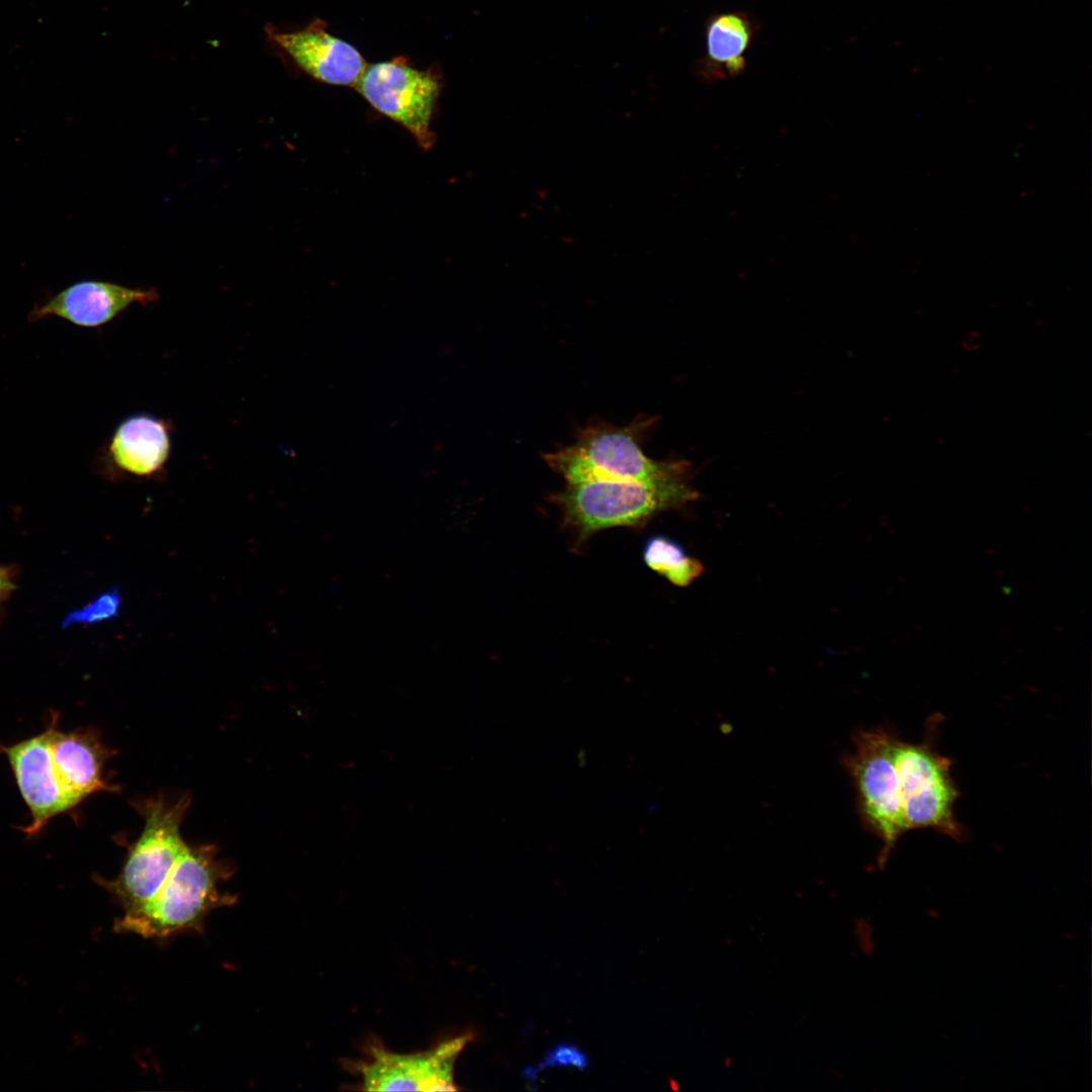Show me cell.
I'll use <instances>...</instances> for the list:
<instances>
[{
    "mask_svg": "<svg viewBox=\"0 0 1092 1092\" xmlns=\"http://www.w3.org/2000/svg\"><path fill=\"white\" fill-rule=\"evenodd\" d=\"M50 727L34 736L7 745L0 742L26 804L30 822L18 827L27 838L37 836L56 816L69 813V804L56 775L50 749Z\"/></svg>",
    "mask_w": 1092,
    "mask_h": 1092,
    "instance_id": "obj_9",
    "label": "cell"
},
{
    "mask_svg": "<svg viewBox=\"0 0 1092 1092\" xmlns=\"http://www.w3.org/2000/svg\"><path fill=\"white\" fill-rule=\"evenodd\" d=\"M231 875L217 849L189 846L158 894L144 906L124 911L114 929L145 938H166L200 928L207 914L234 902L221 889Z\"/></svg>",
    "mask_w": 1092,
    "mask_h": 1092,
    "instance_id": "obj_2",
    "label": "cell"
},
{
    "mask_svg": "<svg viewBox=\"0 0 1092 1092\" xmlns=\"http://www.w3.org/2000/svg\"><path fill=\"white\" fill-rule=\"evenodd\" d=\"M169 421L148 414L132 415L118 424L105 450L113 477H162L172 448Z\"/></svg>",
    "mask_w": 1092,
    "mask_h": 1092,
    "instance_id": "obj_12",
    "label": "cell"
},
{
    "mask_svg": "<svg viewBox=\"0 0 1092 1092\" xmlns=\"http://www.w3.org/2000/svg\"><path fill=\"white\" fill-rule=\"evenodd\" d=\"M356 89L377 111L402 125L423 149L433 146L431 122L440 92L434 73L394 59L366 66Z\"/></svg>",
    "mask_w": 1092,
    "mask_h": 1092,
    "instance_id": "obj_7",
    "label": "cell"
},
{
    "mask_svg": "<svg viewBox=\"0 0 1092 1092\" xmlns=\"http://www.w3.org/2000/svg\"><path fill=\"white\" fill-rule=\"evenodd\" d=\"M896 737L884 727L859 730L853 737L852 751L844 759L855 787L860 819L882 843L877 857L880 870L907 832L893 756Z\"/></svg>",
    "mask_w": 1092,
    "mask_h": 1092,
    "instance_id": "obj_6",
    "label": "cell"
},
{
    "mask_svg": "<svg viewBox=\"0 0 1092 1092\" xmlns=\"http://www.w3.org/2000/svg\"><path fill=\"white\" fill-rule=\"evenodd\" d=\"M941 720L939 714L927 720L920 742L903 741L898 736L894 741L904 822L907 831L928 828L963 842L968 833L954 814L961 793L951 775L952 760L940 754L935 745Z\"/></svg>",
    "mask_w": 1092,
    "mask_h": 1092,
    "instance_id": "obj_4",
    "label": "cell"
},
{
    "mask_svg": "<svg viewBox=\"0 0 1092 1092\" xmlns=\"http://www.w3.org/2000/svg\"><path fill=\"white\" fill-rule=\"evenodd\" d=\"M653 423L638 418L624 427L589 424L574 442L544 454L548 466L566 483L588 481H646L684 470L681 459L654 460L642 450L641 439Z\"/></svg>",
    "mask_w": 1092,
    "mask_h": 1092,
    "instance_id": "obj_3",
    "label": "cell"
},
{
    "mask_svg": "<svg viewBox=\"0 0 1092 1092\" xmlns=\"http://www.w3.org/2000/svg\"><path fill=\"white\" fill-rule=\"evenodd\" d=\"M853 934L859 950L872 956L876 950V930L866 918H858L853 923Z\"/></svg>",
    "mask_w": 1092,
    "mask_h": 1092,
    "instance_id": "obj_18",
    "label": "cell"
},
{
    "mask_svg": "<svg viewBox=\"0 0 1092 1092\" xmlns=\"http://www.w3.org/2000/svg\"><path fill=\"white\" fill-rule=\"evenodd\" d=\"M50 749L59 784L73 810L89 796L113 791L104 777V767L112 755L97 731L78 728L64 732L59 727V712H51Z\"/></svg>",
    "mask_w": 1092,
    "mask_h": 1092,
    "instance_id": "obj_10",
    "label": "cell"
},
{
    "mask_svg": "<svg viewBox=\"0 0 1092 1092\" xmlns=\"http://www.w3.org/2000/svg\"><path fill=\"white\" fill-rule=\"evenodd\" d=\"M314 20L296 31H269L271 39L312 78L342 86L356 85L366 68L356 48L330 34Z\"/></svg>",
    "mask_w": 1092,
    "mask_h": 1092,
    "instance_id": "obj_13",
    "label": "cell"
},
{
    "mask_svg": "<svg viewBox=\"0 0 1092 1092\" xmlns=\"http://www.w3.org/2000/svg\"><path fill=\"white\" fill-rule=\"evenodd\" d=\"M122 605L121 590L118 585L101 593L79 609L67 613L62 621V628L81 624L91 625L110 620L119 615Z\"/></svg>",
    "mask_w": 1092,
    "mask_h": 1092,
    "instance_id": "obj_16",
    "label": "cell"
},
{
    "mask_svg": "<svg viewBox=\"0 0 1092 1092\" xmlns=\"http://www.w3.org/2000/svg\"><path fill=\"white\" fill-rule=\"evenodd\" d=\"M692 466L646 481L566 483L552 498L564 525L582 543L594 533L614 527H639L658 514L678 510L698 498Z\"/></svg>",
    "mask_w": 1092,
    "mask_h": 1092,
    "instance_id": "obj_1",
    "label": "cell"
},
{
    "mask_svg": "<svg viewBox=\"0 0 1092 1092\" xmlns=\"http://www.w3.org/2000/svg\"><path fill=\"white\" fill-rule=\"evenodd\" d=\"M14 575L7 566H0V606L15 589Z\"/></svg>",
    "mask_w": 1092,
    "mask_h": 1092,
    "instance_id": "obj_19",
    "label": "cell"
},
{
    "mask_svg": "<svg viewBox=\"0 0 1092 1092\" xmlns=\"http://www.w3.org/2000/svg\"><path fill=\"white\" fill-rule=\"evenodd\" d=\"M754 32L751 18L743 12L712 15L705 26V57L699 65V73L707 79L741 74Z\"/></svg>",
    "mask_w": 1092,
    "mask_h": 1092,
    "instance_id": "obj_14",
    "label": "cell"
},
{
    "mask_svg": "<svg viewBox=\"0 0 1092 1092\" xmlns=\"http://www.w3.org/2000/svg\"><path fill=\"white\" fill-rule=\"evenodd\" d=\"M643 560L650 569L676 586L690 585L704 571V565L690 556L679 542L664 535H655L646 541Z\"/></svg>",
    "mask_w": 1092,
    "mask_h": 1092,
    "instance_id": "obj_15",
    "label": "cell"
},
{
    "mask_svg": "<svg viewBox=\"0 0 1092 1092\" xmlns=\"http://www.w3.org/2000/svg\"><path fill=\"white\" fill-rule=\"evenodd\" d=\"M160 297L154 288H130L100 280L75 282L28 314L29 322L56 316L82 328H98L133 303L149 304Z\"/></svg>",
    "mask_w": 1092,
    "mask_h": 1092,
    "instance_id": "obj_11",
    "label": "cell"
},
{
    "mask_svg": "<svg viewBox=\"0 0 1092 1092\" xmlns=\"http://www.w3.org/2000/svg\"><path fill=\"white\" fill-rule=\"evenodd\" d=\"M551 1067H573L579 1071H585L589 1067V1060L586 1054L575 1044L560 1042L547 1050L541 1062L525 1067L522 1075L530 1088L536 1089L535 1084L539 1073Z\"/></svg>",
    "mask_w": 1092,
    "mask_h": 1092,
    "instance_id": "obj_17",
    "label": "cell"
},
{
    "mask_svg": "<svg viewBox=\"0 0 1092 1092\" xmlns=\"http://www.w3.org/2000/svg\"><path fill=\"white\" fill-rule=\"evenodd\" d=\"M472 1032L446 1039L426 1051L397 1054L372 1043L365 1061L355 1063L360 1084L369 1091H455L454 1068Z\"/></svg>",
    "mask_w": 1092,
    "mask_h": 1092,
    "instance_id": "obj_8",
    "label": "cell"
},
{
    "mask_svg": "<svg viewBox=\"0 0 1092 1092\" xmlns=\"http://www.w3.org/2000/svg\"><path fill=\"white\" fill-rule=\"evenodd\" d=\"M187 795L175 799L158 796L140 807L144 830L129 848L120 873L113 880L96 878L122 906L123 912L140 908L161 890L187 848L180 825L188 808Z\"/></svg>",
    "mask_w": 1092,
    "mask_h": 1092,
    "instance_id": "obj_5",
    "label": "cell"
}]
</instances>
